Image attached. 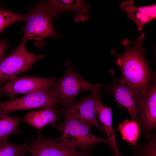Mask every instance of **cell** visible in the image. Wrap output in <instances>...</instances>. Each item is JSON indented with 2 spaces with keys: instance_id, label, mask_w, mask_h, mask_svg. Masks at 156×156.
<instances>
[{
  "instance_id": "1",
  "label": "cell",
  "mask_w": 156,
  "mask_h": 156,
  "mask_svg": "<svg viewBox=\"0 0 156 156\" xmlns=\"http://www.w3.org/2000/svg\"><path fill=\"white\" fill-rule=\"evenodd\" d=\"M145 36L142 33L131 45L129 39L122 40L120 45L125 49L121 55L118 54L114 49L111 51V54L117 58L116 64L121 70L120 80L140 94L146 92L156 82L155 73L151 70L144 56L146 53V50L142 47Z\"/></svg>"
},
{
  "instance_id": "2",
  "label": "cell",
  "mask_w": 156,
  "mask_h": 156,
  "mask_svg": "<svg viewBox=\"0 0 156 156\" xmlns=\"http://www.w3.org/2000/svg\"><path fill=\"white\" fill-rule=\"evenodd\" d=\"M28 10L23 29V35L21 41L26 42L29 40H33L34 45L40 48L45 45L46 38H60L61 36L54 29L53 21L54 19L45 1H39Z\"/></svg>"
},
{
  "instance_id": "3",
  "label": "cell",
  "mask_w": 156,
  "mask_h": 156,
  "mask_svg": "<svg viewBox=\"0 0 156 156\" xmlns=\"http://www.w3.org/2000/svg\"><path fill=\"white\" fill-rule=\"evenodd\" d=\"M64 122L57 126V129L62 132V135L59 138L63 144L72 150L79 148L86 150L89 146L96 143L111 144L106 138L96 136L90 132L91 125L72 118L67 114Z\"/></svg>"
},
{
  "instance_id": "4",
  "label": "cell",
  "mask_w": 156,
  "mask_h": 156,
  "mask_svg": "<svg viewBox=\"0 0 156 156\" xmlns=\"http://www.w3.org/2000/svg\"><path fill=\"white\" fill-rule=\"evenodd\" d=\"M26 49V42L21 41L18 46L0 62V86L22 72L29 71L37 60L44 58Z\"/></svg>"
},
{
  "instance_id": "5",
  "label": "cell",
  "mask_w": 156,
  "mask_h": 156,
  "mask_svg": "<svg viewBox=\"0 0 156 156\" xmlns=\"http://www.w3.org/2000/svg\"><path fill=\"white\" fill-rule=\"evenodd\" d=\"M101 85L97 84L91 91L90 95L81 98L78 101H75L62 105L60 109L63 114H67L72 118L95 127L108 139L106 131L98 120L94 109L97 103L101 100Z\"/></svg>"
},
{
  "instance_id": "6",
  "label": "cell",
  "mask_w": 156,
  "mask_h": 156,
  "mask_svg": "<svg viewBox=\"0 0 156 156\" xmlns=\"http://www.w3.org/2000/svg\"><path fill=\"white\" fill-rule=\"evenodd\" d=\"M67 68L64 76L56 80L51 88L56 94L58 105H67L75 101V98L79 93L93 89L97 85L87 82L75 70L69 62L65 63Z\"/></svg>"
},
{
  "instance_id": "7",
  "label": "cell",
  "mask_w": 156,
  "mask_h": 156,
  "mask_svg": "<svg viewBox=\"0 0 156 156\" xmlns=\"http://www.w3.org/2000/svg\"><path fill=\"white\" fill-rule=\"evenodd\" d=\"M57 97L51 87L36 90L8 101H0V113L8 114L19 110H25L57 105Z\"/></svg>"
},
{
  "instance_id": "8",
  "label": "cell",
  "mask_w": 156,
  "mask_h": 156,
  "mask_svg": "<svg viewBox=\"0 0 156 156\" xmlns=\"http://www.w3.org/2000/svg\"><path fill=\"white\" fill-rule=\"evenodd\" d=\"M94 145L85 150H72L63 144L59 138L48 139L40 135L26 147L27 152L32 156H95L91 153Z\"/></svg>"
},
{
  "instance_id": "9",
  "label": "cell",
  "mask_w": 156,
  "mask_h": 156,
  "mask_svg": "<svg viewBox=\"0 0 156 156\" xmlns=\"http://www.w3.org/2000/svg\"><path fill=\"white\" fill-rule=\"evenodd\" d=\"M137 124L144 137L156 129V82L144 94L137 103Z\"/></svg>"
},
{
  "instance_id": "10",
  "label": "cell",
  "mask_w": 156,
  "mask_h": 156,
  "mask_svg": "<svg viewBox=\"0 0 156 156\" xmlns=\"http://www.w3.org/2000/svg\"><path fill=\"white\" fill-rule=\"evenodd\" d=\"M109 71L113 83L105 86L106 91L113 94L114 100L118 102V106L125 108L132 120L137 123V103L140 94L120 79H117L113 69H110Z\"/></svg>"
},
{
  "instance_id": "11",
  "label": "cell",
  "mask_w": 156,
  "mask_h": 156,
  "mask_svg": "<svg viewBox=\"0 0 156 156\" xmlns=\"http://www.w3.org/2000/svg\"><path fill=\"white\" fill-rule=\"evenodd\" d=\"M56 79L54 77L42 78L35 77H14L2 87L0 96L4 94L13 99L17 94L28 93L47 87H51Z\"/></svg>"
},
{
  "instance_id": "12",
  "label": "cell",
  "mask_w": 156,
  "mask_h": 156,
  "mask_svg": "<svg viewBox=\"0 0 156 156\" xmlns=\"http://www.w3.org/2000/svg\"><path fill=\"white\" fill-rule=\"evenodd\" d=\"M54 19L61 13L71 11L76 14L74 21L83 22L89 19L88 12L89 3L81 0H50L44 1Z\"/></svg>"
},
{
  "instance_id": "13",
  "label": "cell",
  "mask_w": 156,
  "mask_h": 156,
  "mask_svg": "<svg viewBox=\"0 0 156 156\" xmlns=\"http://www.w3.org/2000/svg\"><path fill=\"white\" fill-rule=\"evenodd\" d=\"M121 9L127 14L128 19L132 20L136 24L140 31L143 30L144 26L156 17V4L142 7L135 6L132 0L122 2Z\"/></svg>"
},
{
  "instance_id": "14",
  "label": "cell",
  "mask_w": 156,
  "mask_h": 156,
  "mask_svg": "<svg viewBox=\"0 0 156 156\" xmlns=\"http://www.w3.org/2000/svg\"><path fill=\"white\" fill-rule=\"evenodd\" d=\"M62 118L61 109L56 105L42 108L38 111H31L23 117V121L41 130L49 124L52 127H55Z\"/></svg>"
},
{
  "instance_id": "15",
  "label": "cell",
  "mask_w": 156,
  "mask_h": 156,
  "mask_svg": "<svg viewBox=\"0 0 156 156\" xmlns=\"http://www.w3.org/2000/svg\"><path fill=\"white\" fill-rule=\"evenodd\" d=\"M112 107L105 106L101 100H99L94 107L97 119L106 132L111 144L112 156H128L121 153L118 146L112 125Z\"/></svg>"
},
{
  "instance_id": "16",
  "label": "cell",
  "mask_w": 156,
  "mask_h": 156,
  "mask_svg": "<svg viewBox=\"0 0 156 156\" xmlns=\"http://www.w3.org/2000/svg\"><path fill=\"white\" fill-rule=\"evenodd\" d=\"M116 130L119 132L122 140L133 147L142 134L136 122L132 120L125 119L118 125Z\"/></svg>"
},
{
  "instance_id": "17",
  "label": "cell",
  "mask_w": 156,
  "mask_h": 156,
  "mask_svg": "<svg viewBox=\"0 0 156 156\" xmlns=\"http://www.w3.org/2000/svg\"><path fill=\"white\" fill-rule=\"evenodd\" d=\"M23 118L12 117L8 114L0 113V141L7 139L10 134L20 133L21 131L18 129V125Z\"/></svg>"
},
{
  "instance_id": "18",
  "label": "cell",
  "mask_w": 156,
  "mask_h": 156,
  "mask_svg": "<svg viewBox=\"0 0 156 156\" xmlns=\"http://www.w3.org/2000/svg\"><path fill=\"white\" fill-rule=\"evenodd\" d=\"M145 142L137 143L133 147L134 156H156V131L144 137Z\"/></svg>"
},
{
  "instance_id": "19",
  "label": "cell",
  "mask_w": 156,
  "mask_h": 156,
  "mask_svg": "<svg viewBox=\"0 0 156 156\" xmlns=\"http://www.w3.org/2000/svg\"><path fill=\"white\" fill-rule=\"evenodd\" d=\"M27 146L26 143L15 145L5 139L0 141V156H24Z\"/></svg>"
},
{
  "instance_id": "20",
  "label": "cell",
  "mask_w": 156,
  "mask_h": 156,
  "mask_svg": "<svg viewBox=\"0 0 156 156\" xmlns=\"http://www.w3.org/2000/svg\"><path fill=\"white\" fill-rule=\"evenodd\" d=\"M26 17L27 14L16 13L0 7V34L6 27L12 23L18 21L25 22Z\"/></svg>"
},
{
  "instance_id": "21",
  "label": "cell",
  "mask_w": 156,
  "mask_h": 156,
  "mask_svg": "<svg viewBox=\"0 0 156 156\" xmlns=\"http://www.w3.org/2000/svg\"><path fill=\"white\" fill-rule=\"evenodd\" d=\"M9 45L8 41L4 40H0V62L5 57V51Z\"/></svg>"
},
{
  "instance_id": "22",
  "label": "cell",
  "mask_w": 156,
  "mask_h": 156,
  "mask_svg": "<svg viewBox=\"0 0 156 156\" xmlns=\"http://www.w3.org/2000/svg\"><path fill=\"white\" fill-rule=\"evenodd\" d=\"M0 7H1V6H0Z\"/></svg>"
}]
</instances>
